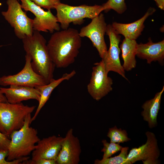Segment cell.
I'll return each instance as SVG.
<instances>
[{
    "label": "cell",
    "instance_id": "9c48e42d",
    "mask_svg": "<svg viewBox=\"0 0 164 164\" xmlns=\"http://www.w3.org/2000/svg\"><path fill=\"white\" fill-rule=\"evenodd\" d=\"M94 65L87 90L94 99L98 101L112 90L113 82L112 79L108 76L102 60Z\"/></svg>",
    "mask_w": 164,
    "mask_h": 164
},
{
    "label": "cell",
    "instance_id": "7402d4cb",
    "mask_svg": "<svg viewBox=\"0 0 164 164\" xmlns=\"http://www.w3.org/2000/svg\"><path fill=\"white\" fill-rule=\"evenodd\" d=\"M107 136L110 139V142L119 144L128 142L131 140L128 137L127 131L118 128L116 126L109 129Z\"/></svg>",
    "mask_w": 164,
    "mask_h": 164
},
{
    "label": "cell",
    "instance_id": "d4e9b609",
    "mask_svg": "<svg viewBox=\"0 0 164 164\" xmlns=\"http://www.w3.org/2000/svg\"><path fill=\"white\" fill-rule=\"evenodd\" d=\"M8 154V150L0 148V164H22L25 161L28 160L29 157H24L11 161H8L5 159Z\"/></svg>",
    "mask_w": 164,
    "mask_h": 164
},
{
    "label": "cell",
    "instance_id": "4316f807",
    "mask_svg": "<svg viewBox=\"0 0 164 164\" xmlns=\"http://www.w3.org/2000/svg\"><path fill=\"white\" fill-rule=\"evenodd\" d=\"M22 164H56V161L55 159H41L33 161L27 160L23 162Z\"/></svg>",
    "mask_w": 164,
    "mask_h": 164
},
{
    "label": "cell",
    "instance_id": "603a6c76",
    "mask_svg": "<svg viewBox=\"0 0 164 164\" xmlns=\"http://www.w3.org/2000/svg\"><path fill=\"white\" fill-rule=\"evenodd\" d=\"M102 5L104 11L106 12L112 9L118 13L121 14L127 9L125 0H108Z\"/></svg>",
    "mask_w": 164,
    "mask_h": 164
},
{
    "label": "cell",
    "instance_id": "5bb4252c",
    "mask_svg": "<svg viewBox=\"0 0 164 164\" xmlns=\"http://www.w3.org/2000/svg\"><path fill=\"white\" fill-rule=\"evenodd\" d=\"M64 138L52 135L40 139L32 152V160L41 159L56 160L61 148Z\"/></svg>",
    "mask_w": 164,
    "mask_h": 164
},
{
    "label": "cell",
    "instance_id": "9a60e30c",
    "mask_svg": "<svg viewBox=\"0 0 164 164\" xmlns=\"http://www.w3.org/2000/svg\"><path fill=\"white\" fill-rule=\"evenodd\" d=\"M0 89L8 102L11 104L19 103L30 99H35L39 102L40 99V93L35 87L11 85L9 88L0 87Z\"/></svg>",
    "mask_w": 164,
    "mask_h": 164
},
{
    "label": "cell",
    "instance_id": "44dd1931",
    "mask_svg": "<svg viewBox=\"0 0 164 164\" xmlns=\"http://www.w3.org/2000/svg\"><path fill=\"white\" fill-rule=\"evenodd\" d=\"M129 147H122L119 155L113 157L102 159L101 160L96 159L94 164H131L127 159Z\"/></svg>",
    "mask_w": 164,
    "mask_h": 164
},
{
    "label": "cell",
    "instance_id": "ac0fdd59",
    "mask_svg": "<svg viewBox=\"0 0 164 164\" xmlns=\"http://www.w3.org/2000/svg\"><path fill=\"white\" fill-rule=\"evenodd\" d=\"M76 74L75 70H73L69 73H66L59 78L53 79L49 83L35 88L38 90L40 94V97L39 104L34 116L32 117V123L35 120L39 112L48 100L53 91L61 83L65 80H68L73 77Z\"/></svg>",
    "mask_w": 164,
    "mask_h": 164
},
{
    "label": "cell",
    "instance_id": "f546056e",
    "mask_svg": "<svg viewBox=\"0 0 164 164\" xmlns=\"http://www.w3.org/2000/svg\"><path fill=\"white\" fill-rule=\"evenodd\" d=\"M8 102L4 94L0 89V102Z\"/></svg>",
    "mask_w": 164,
    "mask_h": 164
},
{
    "label": "cell",
    "instance_id": "7c38bea8",
    "mask_svg": "<svg viewBox=\"0 0 164 164\" xmlns=\"http://www.w3.org/2000/svg\"><path fill=\"white\" fill-rule=\"evenodd\" d=\"M146 142L138 148H132L128 154L127 159L131 164L142 160L145 164H156L160 152L157 140L153 133L147 131Z\"/></svg>",
    "mask_w": 164,
    "mask_h": 164
},
{
    "label": "cell",
    "instance_id": "277c9868",
    "mask_svg": "<svg viewBox=\"0 0 164 164\" xmlns=\"http://www.w3.org/2000/svg\"><path fill=\"white\" fill-rule=\"evenodd\" d=\"M36 107L21 102H0V132L9 138L13 132L22 127L26 116L32 113Z\"/></svg>",
    "mask_w": 164,
    "mask_h": 164
},
{
    "label": "cell",
    "instance_id": "e0dca14e",
    "mask_svg": "<svg viewBox=\"0 0 164 164\" xmlns=\"http://www.w3.org/2000/svg\"><path fill=\"white\" fill-rule=\"evenodd\" d=\"M155 11L154 8L150 7L142 18L134 22L124 24L114 22L111 25L118 34L122 35L125 38L136 40L141 35L145 21Z\"/></svg>",
    "mask_w": 164,
    "mask_h": 164
},
{
    "label": "cell",
    "instance_id": "3957f363",
    "mask_svg": "<svg viewBox=\"0 0 164 164\" xmlns=\"http://www.w3.org/2000/svg\"><path fill=\"white\" fill-rule=\"evenodd\" d=\"M31 118V114H28L22 127L14 131L10 135L7 161L27 156L35 149V144L40 139L38 135L37 130L30 126Z\"/></svg>",
    "mask_w": 164,
    "mask_h": 164
},
{
    "label": "cell",
    "instance_id": "f1b7e54d",
    "mask_svg": "<svg viewBox=\"0 0 164 164\" xmlns=\"http://www.w3.org/2000/svg\"><path fill=\"white\" fill-rule=\"evenodd\" d=\"M157 6L161 10H164V0H154Z\"/></svg>",
    "mask_w": 164,
    "mask_h": 164
},
{
    "label": "cell",
    "instance_id": "484cf974",
    "mask_svg": "<svg viewBox=\"0 0 164 164\" xmlns=\"http://www.w3.org/2000/svg\"><path fill=\"white\" fill-rule=\"evenodd\" d=\"M36 5L47 10L55 9L61 2L60 0H30Z\"/></svg>",
    "mask_w": 164,
    "mask_h": 164
},
{
    "label": "cell",
    "instance_id": "52a82bcc",
    "mask_svg": "<svg viewBox=\"0 0 164 164\" xmlns=\"http://www.w3.org/2000/svg\"><path fill=\"white\" fill-rule=\"evenodd\" d=\"M20 0L22 9L26 12H31L35 15L33 19V30L51 33L60 30V27L56 17L51 10L45 11L30 0Z\"/></svg>",
    "mask_w": 164,
    "mask_h": 164
},
{
    "label": "cell",
    "instance_id": "4dcf8cb0",
    "mask_svg": "<svg viewBox=\"0 0 164 164\" xmlns=\"http://www.w3.org/2000/svg\"><path fill=\"white\" fill-rule=\"evenodd\" d=\"M3 46L2 45H0V48Z\"/></svg>",
    "mask_w": 164,
    "mask_h": 164
},
{
    "label": "cell",
    "instance_id": "cb8c5ba5",
    "mask_svg": "<svg viewBox=\"0 0 164 164\" xmlns=\"http://www.w3.org/2000/svg\"><path fill=\"white\" fill-rule=\"evenodd\" d=\"M103 147L101 152H103L102 159H106L111 157L116 152L121 151L122 146L119 144L112 142L109 143L105 140L102 141Z\"/></svg>",
    "mask_w": 164,
    "mask_h": 164
},
{
    "label": "cell",
    "instance_id": "4fadbf2b",
    "mask_svg": "<svg viewBox=\"0 0 164 164\" xmlns=\"http://www.w3.org/2000/svg\"><path fill=\"white\" fill-rule=\"evenodd\" d=\"M81 152L80 142L70 129L64 138L61 148L56 159L58 164H78Z\"/></svg>",
    "mask_w": 164,
    "mask_h": 164
},
{
    "label": "cell",
    "instance_id": "8fae6325",
    "mask_svg": "<svg viewBox=\"0 0 164 164\" xmlns=\"http://www.w3.org/2000/svg\"><path fill=\"white\" fill-rule=\"evenodd\" d=\"M106 33L109 37L110 42L109 48L101 60L106 71L108 73L111 71L117 73L128 80L119 58L120 49L119 44L121 41V36L110 24L107 25Z\"/></svg>",
    "mask_w": 164,
    "mask_h": 164
},
{
    "label": "cell",
    "instance_id": "7a4b0ae2",
    "mask_svg": "<svg viewBox=\"0 0 164 164\" xmlns=\"http://www.w3.org/2000/svg\"><path fill=\"white\" fill-rule=\"evenodd\" d=\"M22 40L26 54L31 58L33 69L49 83L54 79L56 67L49 54L46 39L40 32L33 30L32 36Z\"/></svg>",
    "mask_w": 164,
    "mask_h": 164
},
{
    "label": "cell",
    "instance_id": "d6986e66",
    "mask_svg": "<svg viewBox=\"0 0 164 164\" xmlns=\"http://www.w3.org/2000/svg\"><path fill=\"white\" fill-rule=\"evenodd\" d=\"M164 91L163 86L161 91L157 93L153 98L146 101L142 106L143 111L141 112V115L143 120L148 122L149 127L151 128L157 125V117Z\"/></svg>",
    "mask_w": 164,
    "mask_h": 164
},
{
    "label": "cell",
    "instance_id": "2e32d148",
    "mask_svg": "<svg viewBox=\"0 0 164 164\" xmlns=\"http://www.w3.org/2000/svg\"><path fill=\"white\" fill-rule=\"evenodd\" d=\"M147 43H137L136 55L139 58L146 60L147 63L157 61L161 64L164 59V40L157 43L153 42L150 38Z\"/></svg>",
    "mask_w": 164,
    "mask_h": 164
},
{
    "label": "cell",
    "instance_id": "ffe728a7",
    "mask_svg": "<svg viewBox=\"0 0 164 164\" xmlns=\"http://www.w3.org/2000/svg\"><path fill=\"white\" fill-rule=\"evenodd\" d=\"M137 44L135 40L125 38L120 45L123 60L122 66L125 71H130L136 66L135 56Z\"/></svg>",
    "mask_w": 164,
    "mask_h": 164
},
{
    "label": "cell",
    "instance_id": "ba28073f",
    "mask_svg": "<svg viewBox=\"0 0 164 164\" xmlns=\"http://www.w3.org/2000/svg\"><path fill=\"white\" fill-rule=\"evenodd\" d=\"M91 20L89 24L81 29L79 34L81 38L87 37L91 40L102 59L108 51L104 39L107 25L104 15L101 13Z\"/></svg>",
    "mask_w": 164,
    "mask_h": 164
},
{
    "label": "cell",
    "instance_id": "30bf717a",
    "mask_svg": "<svg viewBox=\"0 0 164 164\" xmlns=\"http://www.w3.org/2000/svg\"><path fill=\"white\" fill-rule=\"evenodd\" d=\"M25 58V63L22 70L14 75L0 77V85H16L35 87L47 84L44 78L33 69L29 56L26 54Z\"/></svg>",
    "mask_w": 164,
    "mask_h": 164
},
{
    "label": "cell",
    "instance_id": "8992f818",
    "mask_svg": "<svg viewBox=\"0 0 164 164\" xmlns=\"http://www.w3.org/2000/svg\"><path fill=\"white\" fill-rule=\"evenodd\" d=\"M8 9L1 12L5 20L14 29L16 36L22 39L32 35L33 19L29 18L24 11L18 0H7Z\"/></svg>",
    "mask_w": 164,
    "mask_h": 164
},
{
    "label": "cell",
    "instance_id": "83f0119b",
    "mask_svg": "<svg viewBox=\"0 0 164 164\" xmlns=\"http://www.w3.org/2000/svg\"><path fill=\"white\" fill-rule=\"evenodd\" d=\"M10 142L9 138L0 132V148L8 150Z\"/></svg>",
    "mask_w": 164,
    "mask_h": 164
},
{
    "label": "cell",
    "instance_id": "6da1fadb",
    "mask_svg": "<svg viewBox=\"0 0 164 164\" xmlns=\"http://www.w3.org/2000/svg\"><path fill=\"white\" fill-rule=\"evenodd\" d=\"M81 44L79 31L70 28L53 33L47 46L55 67L65 68L74 62Z\"/></svg>",
    "mask_w": 164,
    "mask_h": 164
},
{
    "label": "cell",
    "instance_id": "5b68a950",
    "mask_svg": "<svg viewBox=\"0 0 164 164\" xmlns=\"http://www.w3.org/2000/svg\"><path fill=\"white\" fill-rule=\"evenodd\" d=\"M55 9L58 22L63 29H68L71 23L80 24L84 19H92L104 11L102 5L72 6L61 2Z\"/></svg>",
    "mask_w": 164,
    "mask_h": 164
}]
</instances>
